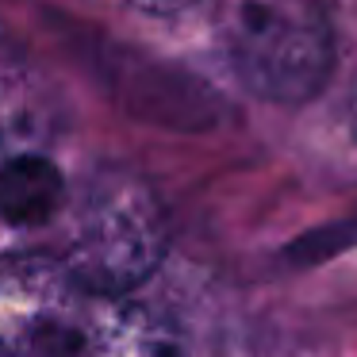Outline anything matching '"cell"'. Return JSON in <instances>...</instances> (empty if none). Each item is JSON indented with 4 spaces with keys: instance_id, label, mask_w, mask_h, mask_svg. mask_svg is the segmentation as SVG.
Masks as SVG:
<instances>
[{
    "instance_id": "6da1fadb",
    "label": "cell",
    "mask_w": 357,
    "mask_h": 357,
    "mask_svg": "<svg viewBox=\"0 0 357 357\" xmlns=\"http://www.w3.org/2000/svg\"><path fill=\"white\" fill-rule=\"evenodd\" d=\"M169 242L154 188L127 169L85 177L70 204L62 261L93 296H127L158 269Z\"/></svg>"
},
{
    "instance_id": "7a4b0ae2",
    "label": "cell",
    "mask_w": 357,
    "mask_h": 357,
    "mask_svg": "<svg viewBox=\"0 0 357 357\" xmlns=\"http://www.w3.org/2000/svg\"><path fill=\"white\" fill-rule=\"evenodd\" d=\"M219 39L242 85L280 108L311 100L334 70V35L319 0H223Z\"/></svg>"
},
{
    "instance_id": "3957f363",
    "label": "cell",
    "mask_w": 357,
    "mask_h": 357,
    "mask_svg": "<svg viewBox=\"0 0 357 357\" xmlns=\"http://www.w3.org/2000/svg\"><path fill=\"white\" fill-rule=\"evenodd\" d=\"M96 296L62 257L12 254L0 261V357H77Z\"/></svg>"
},
{
    "instance_id": "277c9868",
    "label": "cell",
    "mask_w": 357,
    "mask_h": 357,
    "mask_svg": "<svg viewBox=\"0 0 357 357\" xmlns=\"http://www.w3.org/2000/svg\"><path fill=\"white\" fill-rule=\"evenodd\" d=\"M77 357H188L181 334L142 303L96 296Z\"/></svg>"
},
{
    "instance_id": "5b68a950",
    "label": "cell",
    "mask_w": 357,
    "mask_h": 357,
    "mask_svg": "<svg viewBox=\"0 0 357 357\" xmlns=\"http://www.w3.org/2000/svg\"><path fill=\"white\" fill-rule=\"evenodd\" d=\"M62 177L43 158H12L0 169V215L16 227H43L62 211Z\"/></svg>"
},
{
    "instance_id": "8992f818",
    "label": "cell",
    "mask_w": 357,
    "mask_h": 357,
    "mask_svg": "<svg viewBox=\"0 0 357 357\" xmlns=\"http://www.w3.org/2000/svg\"><path fill=\"white\" fill-rule=\"evenodd\" d=\"M127 4H135L139 12H150V16H177V12H188L200 0H127Z\"/></svg>"
},
{
    "instance_id": "52a82bcc",
    "label": "cell",
    "mask_w": 357,
    "mask_h": 357,
    "mask_svg": "<svg viewBox=\"0 0 357 357\" xmlns=\"http://www.w3.org/2000/svg\"><path fill=\"white\" fill-rule=\"evenodd\" d=\"M349 131H354V142H357V81H354V93H349Z\"/></svg>"
}]
</instances>
